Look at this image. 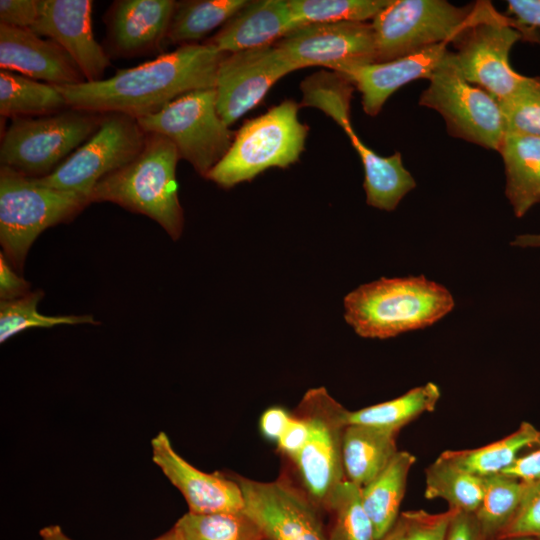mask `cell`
<instances>
[{
	"instance_id": "obj_1",
	"label": "cell",
	"mask_w": 540,
	"mask_h": 540,
	"mask_svg": "<svg viewBox=\"0 0 540 540\" xmlns=\"http://www.w3.org/2000/svg\"><path fill=\"white\" fill-rule=\"evenodd\" d=\"M226 56L209 43L184 44L154 60L119 69L107 79L54 86L71 108L140 118L187 93L215 88L218 67Z\"/></svg>"
},
{
	"instance_id": "obj_2",
	"label": "cell",
	"mask_w": 540,
	"mask_h": 540,
	"mask_svg": "<svg viewBox=\"0 0 540 540\" xmlns=\"http://www.w3.org/2000/svg\"><path fill=\"white\" fill-rule=\"evenodd\" d=\"M455 305L450 291L425 276L380 278L344 298V317L356 334L387 339L432 326Z\"/></svg>"
},
{
	"instance_id": "obj_3",
	"label": "cell",
	"mask_w": 540,
	"mask_h": 540,
	"mask_svg": "<svg viewBox=\"0 0 540 540\" xmlns=\"http://www.w3.org/2000/svg\"><path fill=\"white\" fill-rule=\"evenodd\" d=\"M142 151L125 166L103 177L89 200L112 202L157 222L173 239L183 230L184 214L178 199L176 146L165 136L146 133Z\"/></svg>"
},
{
	"instance_id": "obj_4",
	"label": "cell",
	"mask_w": 540,
	"mask_h": 540,
	"mask_svg": "<svg viewBox=\"0 0 540 540\" xmlns=\"http://www.w3.org/2000/svg\"><path fill=\"white\" fill-rule=\"evenodd\" d=\"M90 204L76 192L40 184L8 167H0V243L3 254L23 272L28 251L47 228L73 220Z\"/></svg>"
},
{
	"instance_id": "obj_5",
	"label": "cell",
	"mask_w": 540,
	"mask_h": 540,
	"mask_svg": "<svg viewBox=\"0 0 540 540\" xmlns=\"http://www.w3.org/2000/svg\"><path fill=\"white\" fill-rule=\"evenodd\" d=\"M298 109L295 101L285 100L247 121L207 179L228 189L252 180L268 168L295 163L308 133V127L298 119Z\"/></svg>"
},
{
	"instance_id": "obj_6",
	"label": "cell",
	"mask_w": 540,
	"mask_h": 540,
	"mask_svg": "<svg viewBox=\"0 0 540 540\" xmlns=\"http://www.w3.org/2000/svg\"><path fill=\"white\" fill-rule=\"evenodd\" d=\"M104 116L70 107L45 116L13 118L1 140V166L31 178L45 177L97 132Z\"/></svg>"
},
{
	"instance_id": "obj_7",
	"label": "cell",
	"mask_w": 540,
	"mask_h": 540,
	"mask_svg": "<svg viewBox=\"0 0 540 540\" xmlns=\"http://www.w3.org/2000/svg\"><path fill=\"white\" fill-rule=\"evenodd\" d=\"M145 133L168 138L180 158L207 178L228 152L233 133L219 116L215 88L187 93L157 113L137 118Z\"/></svg>"
},
{
	"instance_id": "obj_8",
	"label": "cell",
	"mask_w": 540,
	"mask_h": 540,
	"mask_svg": "<svg viewBox=\"0 0 540 540\" xmlns=\"http://www.w3.org/2000/svg\"><path fill=\"white\" fill-rule=\"evenodd\" d=\"M523 36L515 21L499 14L490 2L475 4L472 22L453 42V59L463 77L498 101L512 96L527 76L509 63L513 45Z\"/></svg>"
},
{
	"instance_id": "obj_9",
	"label": "cell",
	"mask_w": 540,
	"mask_h": 540,
	"mask_svg": "<svg viewBox=\"0 0 540 540\" xmlns=\"http://www.w3.org/2000/svg\"><path fill=\"white\" fill-rule=\"evenodd\" d=\"M296 413L307 422L309 436L295 465L302 488L319 509L325 510L334 490L346 480L343 465V434L348 413L326 388L309 389Z\"/></svg>"
},
{
	"instance_id": "obj_10",
	"label": "cell",
	"mask_w": 540,
	"mask_h": 540,
	"mask_svg": "<svg viewBox=\"0 0 540 540\" xmlns=\"http://www.w3.org/2000/svg\"><path fill=\"white\" fill-rule=\"evenodd\" d=\"M475 5L445 0H391L372 20L376 62H387L426 47L454 42L472 22Z\"/></svg>"
},
{
	"instance_id": "obj_11",
	"label": "cell",
	"mask_w": 540,
	"mask_h": 540,
	"mask_svg": "<svg viewBox=\"0 0 540 540\" xmlns=\"http://www.w3.org/2000/svg\"><path fill=\"white\" fill-rule=\"evenodd\" d=\"M428 80L419 104L436 110L452 136L499 151L506 134L500 104L463 77L452 51Z\"/></svg>"
},
{
	"instance_id": "obj_12",
	"label": "cell",
	"mask_w": 540,
	"mask_h": 540,
	"mask_svg": "<svg viewBox=\"0 0 540 540\" xmlns=\"http://www.w3.org/2000/svg\"><path fill=\"white\" fill-rule=\"evenodd\" d=\"M146 135L137 118L105 113L100 128L90 139L52 173L35 179L45 186L76 192L89 199L103 177L125 166L142 151Z\"/></svg>"
},
{
	"instance_id": "obj_13",
	"label": "cell",
	"mask_w": 540,
	"mask_h": 540,
	"mask_svg": "<svg viewBox=\"0 0 540 540\" xmlns=\"http://www.w3.org/2000/svg\"><path fill=\"white\" fill-rule=\"evenodd\" d=\"M240 486L244 512L268 540H328L319 508L302 487L286 478L270 482L233 477Z\"/></svg>"
},
{
	"instance_id": "obj_14",
	"label": "cell",
	"mask_w": 540,
	"mask_h": 540,
	"mask_svg": "<svg viewBox=\"0 0 540 540\" xmlns=\"http://www.w3.org/2000/svg\"><path fill=\"white\" fill-rule=\"evenodd\" d=\"M275 45L298 69L323 66L344 75L377 61L371 22L306 24Z\"/></svg>"
},
{
	"instance_id": "obj_15",
	"label": "cell",
	"mask_w": 540,
	"mask_h": 540,
	"mask_svg": "<svg viewBox=\"0 0 540 540\" xmlns=\"http://www.w3.org/2000/svg\"><path fill=\"white\" fill-rule=\"evenodd\" d=\"M298 67L275 44L227 54L216 75V108L230 126L254 108L275 82Z\"/></svg>"
},
{
	"instance_id": "obj_16",
	"label": "cell",
	"mask_w": 540,
	"mask_h": 540,
	"mask_svg": "<svg viewBox=\"0 0 540 540\" xmlns=\"http://www.w3.org/2000/svg\"><path fill=\"white\" fill-rule=\"evenodd\" d=\"M90 0H38V17L30 28L60 45L87 82L104 79L110 57L95 39Z\"/></svg>"
},
{
	"instance_id": "obj_17",
	"label": "cell",
	"mask_w": 540,
	"mask_h": 540,
	"mask_svg": "<svg viewBox=\"0 0 540 540\" xmlns=\"http://www.w3.org/2000/svg\"><path fill=\"white\" fill-rule=\"evenodd\" d=\"M177 1L117 0L107 10L105 51L109 57L151 55L167 43Z\"/></svg>"
},
{
	"instance_id": "obj_18",
	"label": "cell",
	"mask_w": 540,
	"mask_h": 540,
	"mask_svg": "<svg viewBox=\"0 0 540 540\" xmlns=\"http://www.w3.org/2000/svg\"><path fill=\"white\" fill-rule=\"evenodd\" d=\"M151 447L153 462L181 492L188 512L211 514L244 510L242 491L234 478L194 467L177 453L165 432H159L152 439Z\"/></svg>"
},
{
	"instance_id": "obj_19",
	"label": "cell",
	"mask_w": 540,
	"mask_h": 540,
	"mask_svg": "<svg viewBox=\"0 0 540 540\" xmlns=\"http://www.w3.org/2000/svg\"><path fill=\"white\" fill-rule=\"evenodd\" d=\"M0 68L55 86L86 81L69 54L55 41L30 29L0 23Z\"/></svg>"
},
{
	"instance_id": "obj_20",
	"label": "cell",
	"mask_w": 540,
	"mask_h": 540,
	"mask_svg": "<svg viewBox=\"0 0 540 540\" xmlns=\"http://www.w3.org/2000/svg\"><path fill=\"white\" fill-rule=\"evenodd\" d=\"M447 44L429 46L391 61L360 66L342 76L360 91L365 113L376 116L396 90L414 80L431 77L450 52Z\"/></svg>"
},
{
	"instance_id": "obj_21",
	"label": "cell",
	"mask_w": 540,
	"mask_h": 540,
	"mask_svg": "<svg viewBox=\"0 0 540 540\" xmlns=\"http://www.w3.org/2000/svg\"><path fill=\"white\" fill-rule=\"evenodd\" d=\"M300 26L288 0L248 1L207 43L230 54L273 45Z\"/></svg>"
},
{
	"instance_id": "obj_22",
	"label": "cell",
	"mask_w": 540,
	"mask_h": 540,
	"mask_svg": "<svg viewBox=\"0 0 540 540\" xmlns=\"http://www.w3.org/2000/svg\"><path fill=\"white\" fill-rule=\"evenodd\" d=\"M499 152L506 175V196L517 217L540 202V137L506 133Z\"/></svg>"
},
{
	"instance_id": "obj_23",
	"label": "cell",
	"mask_w": 540,
	"mask_h": 540,
	"mask_svg": "<svg viewBox=\"0 0 540 540\" xmlns=\"http://www.w3.org/2000/svg\"><path fill=\"white\" fill-rule=\"evenodd\" d=\"M343 129L363 164L367 204L381 210H394L402 198L416 187L414 178L403 165L401 154L380 156L359 139L351 124Z\"/></svg>"
},
{
	"instance_id": "obj_24",
	"label": "cell",
	"mask_w": 540,
	"mask_h": 540,
	"mask_svg": "<svg viewBox=\"0 0 540 540\" xmlns=\"http://www.w3.org/2000/svg\"><path fill=\"white\" fill-rule=\"evenodd\" d=\"M398 433L363 424H348L343 434L346 479L363 487L378 476L399 451Z\"/></svg>"
},
{
	"instance_id": "obj_25",
	"label": "cell",
	"mask_w": 540,
	"mask_h": 540,
	"mask_svg": "<svg viewBox=\"0 0 540 540\" xmlns=\"http://www.w3.org/2000/svg\"><path fill=\"white\" fill-rule=\"evenodd\" d=\"M415 462L412 453L398 451L378 476L361 487L362 503L374 525L377 540L392 529L400 516L408 476Z\"/></svg>"
},
{
	"instance_id": "obj_26",
	"label": "cell",
	"mask_w": 540,
	"mask_h": 540,
	"mask_svg": "<svg viewBox=\"0 0 540 540\" xmlns=\"http://www.w3.org/2000/svg\"><path fill=\"white\" fill-rule=\"evenodd\" d=\"M539 443L540 430L529 422H522L513 433L490 444L475 449L446 450L441 454L474 475L488 477L502 473L522 450Z\"/></svg>"
},
{
	"instance_id": "obj_27",
	"label": "cell",
	"mask_w": 540,
	"mask_h": 540,
	"mask_svg": "<svg viewBox=\"0 0 540 540\" xmlns=\"http://www.w3.org/2000/svg\"><path fill=\"white\" fill-rule=\"evenodd\" d=\"M70 108L63 95L48 83L0 70V114L3 117H39Z\"/></svg>"
},
{
	"instance_id": "obj_28",
	"label": "cell",
	"mask_w": 540,
	"mask_h": 540,
	"mask_svg": "<svg viewBox=\"0 0 540 540\" xmlns=\"http://www.w3.org/2000/svg\"><path fill=\"white\" fill-rule=\"evenodd\" d=\"M440 397L438 385L427 382L389 401L349 411L348 424L369 425L398 433L422 414L434 411Z\"/></svg>"
},
{
	"instance_id": "obj_29",
	"label": "cell",
	"mask_w": 540,
	"mask_h": 540,
	"mask_svg": "<svg viewBox=\"0 0 540 540\" xmlns=\"http://www.w3.org/2000/svg\"><path fill=\"white\" fill-rule=\"evenodd\" d=\"M485 477L474 475L440 454L425 470L426 499H442L449 509L475 513L484 492Z\"/></svg>"
},
{
	"instance_id": "obj_30",
	"label": "cell",
	"mask_w": 540,
	"mask_h": 540,
	"mask_svg": "<svg viewBox=\"0 0 540 540\" xmlns=\"http://www.w3.org/2000/svg\"><path fill=\"white\" fill-rule=\"evenodd\" d=\"M247 0H186L176 2L167 43L190 44L224 25L236 15Z\"/></svg>"
},
{
	"instance_id": "obj_31",
	"label": "cell",
	"mask_w": 540,
	"mask_h": 540,
	"mask_svg": "<svg viewBox=\"0 0 540 540\" xmlns=\"http://www.w3.org/2000/svg\"><path fill=\"white\" fill-rule=\"evenodd\" d=\"M528 482L503 473L485 477L480 506L474 513L486 540L498 539L526 495Z\"/></svg>"
},
{
	"instance_id": "obj_32",
	"label": "cell",
	"mask_w": 540,
	"mask_h": 540,
	"mask_svg": "<svg viewBox=\"0 0 540 540\" xmlns=\"http://www.w3.org/2000/svg\"><path fill=\"white\" fill-rule=\"evenodd\" d=\"M325 511L331 515L328 540H377L362 503L361 487L344 480L334 490Z\"/></svg>"
},
{
	"instance_id": "obj_33",
	"label": "cell",
	"mask_w": 540,
	"mask_h": 540,
	"mask_svg": "<svg viewBox=\"0 0 540 540\" xmlns=\"http://www.w3.org/2000/svg\"><path fill=\"white\" fill-rule=\"evenodd\" d=\"M184 540H264L258 525L243 511L187 512L175 523Z\"/></svg>"
},
{
	"instance_id": "obj_34",
	"label": "cell",
	"mask_w": 540,
	"mask_h": 540,
	"mask_svg": "<svg viewBox=\"0 0 540 540\" xmlns=\"http://www.w3.org/2000/svg\"><path fill=\"white\" fill-rule=\"evenodd\" d=\"M44 297L40 289L13 300L0 302V343L30 328H50L57 325L92 324L98 325L92 315L47 316L38 311V304Z\"/></svg>"
},
{
	"instance_id": "obj_35",
	"label": "cell",
	"mask_w": 540,
	"mask_h": 540,
	"mask_svg": "<svg viewBox=\"0 0 540 540\" xmlns=\"http://www.w3.org/2000/svg\"><path fill=\"white\" fill-rule=\"evenodd\" d=\"M391 0H288L303 26L313 23L367 22Z\"/></svg>"
},
{
	"instance_id": "obj_36",
	"label": "cell",
	"mask_w": 540,
	"mask_h": 540,
	"mask_svg": "<svg viewBox=\"0 0 540 540\" xmlns=\"http://www.w3.org/2000/svg\"><path fill=\"white\" fill-rule=\"evenodd\" d=\"M498 102L506 133L540 137V77H526L512 96Z\"/></svg>"
},
{
	"instance_id": "obj_37",
	"label": "cell",
	"mask_w": 540,
	"mask_h": 540,
	"mask_svg": "<svg viewBox=\"0 0 540 540\" xmlns=\"http://www.w3.org/2000/svg\"><path fill=\"white\" fill-rule=\"evenodd\" d=\"M454 514L448 509L442 513H429L425 510L402 512L403 540H446L449 524Z\"/></svg>"
},
{
	"instance_id": "obj_38",
	"label": "cell",
	"mask_w": 540,
	"mask_h": 540,
	"mask_svg": "<svg viewBox=\"0 0 540 540\" xmlns=\"http://www.w3.org/2000/svg\"><path fill=\"white\" fill-rule=\"evenodd\" d=\"M510 536L540 538V481L528 482L527 492L518 512L499 538Z\"/></svg>"
},
{
	"instance_id": "obj_39",
	"label": "cell",
	"mask_w": 540,
	"mask_h": 540,
	"mask_svg": "<svg viewBox=\"0 0 540 540\" xmlns=\"http://www.w3.org/2000/svg\"><path fill=\"white\" fill-rule=\"evenodd\" d=\"M38 0H1L0 23L30 29L38 17Z\"/></svg>"
},
{
	"instance_id": "obj_40",
	"label": "cell",
	"mask_w": 540,
	"mask_h": 540,
	"mask_svg": "<svg viewBox=\"0 0 540 540\" xmlns=\"http://www.w3.org/2000/svg\"><path fill=\"white\" fill-rule=\"evenodd\" d=\"M308 436L306 420L294 411L287 428L276 443L280 452L293 461L305 446Z\"/></svg>"
},
{
	"instance_id": "obj_41",
	"label": "cell",
	"mask_w": 540,
	"mask_h": 540,
	"mask_svg": "<svg viewBox=\"0 0 540 540\" xmlns=\"http://www.w3.org/2000/svg\"><path fill=\"white\" fill-rule=\"evenodd\" d=\"M4 254L0 253V298L1 300H13L26 295L30 283L17 274Z\"/></svg>"
},
{
	"instance_id": "obj_42",
	"label": "cell",
	"mask_w": 540,
	"mask_h": 540,
	"mask_svg": "<svg viewBox=\"0 0 540 540\" xmlns=\"http://www.w3.org/2000/svg\"><path fill=\"white\" fill-rule=\"evenodd\" d=\"M446 540H486L474 513L454 511Z\"/></svg>"
},
{
	"instance_id": "obj_43",
	"label": "cell",
	"mask_w": 540,
	"mask_h": 540,
	"mask_svg": "<svg viewBox=\"0 0 540 540\" xmlns=\"http://www.w3.org/2000/svg\"><path fill=\"white\" fill-rule=\"evenodd\" d=\"M502 473L525 482L540 481V443L532 451L521 454Z\"/></svg>"
},
{
	"instance_id": "obj_44",
	"label": "cell",
	"mask_w": 540,
	"mask_h": 540,
	"mask_svg": "<svg viewBox=\"0 0 540 540\" xmlns=\"http://www.w3.org/2000/svg\"><path fill=\"white\" fill-rule=\"evenodd\" d=\"M508 12L512 14L521 32L540 27V0H509Z\"/></svg>"
},
{
	"instance_id": "obj_45",
	"label": "cell",
	"mask_w": 540,
	"mask_h": 540,
	"mask_svg": "<svg viewBox=\"0 0 540 540\" xmlns=\"http://www.w3.org/2000/svg\"><path fill=\"white\" fill-rule=\"evenodd\" d=\"M291 413L281 406H272L260 417V431L268 440L277 442L291 419Z\"/></svg>"
},
{
	"instance_id": "obj_46",
	"label": "cell",
	"mask_w": 540,
	"mask_h": 540,
	"mask_svg": "<svg viewBox=\"0 0 540 540\" xmlns=\"http://www.w3.org/2000/svg\"><path fill=\"white\" fill-rule=\"evenodd\" d=\"M39 536L41 540H73L59 525H49L40 529Z\"/></svg>"
},
{
	"instance_id": "obj_47",
	"label": "cell",
	"mask_w": 540,
	"mask_h": 540,
	"mask_svg": "<svg viewBox=\"0 0 540 540\" xmlns=\"http://www.w3.org/2000/svg\"><path fill=\"white\" fill-rule=\"evenodd\" d=\"M513 244L520 247H540V233L520 235Z\"/></svg>"
},
{
	"instance_id": "obj_48",
	"label": "cell",
	"mask_w": 540,
	"mask_h": 540,
	"mask_svg": "<svg viewBox=\"0 0 540 540\" xmlns=\"http://www.w3.org/2000/svg\"><path fill=\"white\" fill-rule=\"evenodd\" d=\"M380 540H403L402 524L399 518L392 529Z\"/></svg>"
},
{
	"instance_id": "obj_49",
	"label": "cell",
	"mask_w": 540,
	"mask_h": 540,
	"mask_svg": "<svg viewBox=\"0 0 540 540\" xmlns=\"http://www.w3.org/2000/svg\"><path fill=\"white\" fill-rule=\"evenodd\" d=\"M153 540H184V539L179 529L176 527V525H174L167 532H165L164 534L160 535L159 537Z\"/></svg>"
},
{
	"instance_id": "obj_50",
	"label": "cell",
	"mask_w": 540,
	"mask_h": 540,
	"mask_svg": "<svg viewBox=\"0 0 540 540\" xmlns=\"http://www.w3.org/2000/svg\"><path fill=\"white\" fill-rule=\"evenodd\" d=\"M496 540H540V538L533 537V536H510V537L498 538Z\"/></svg>"
},
{
	"instance_id": "obj_51",
	"label": "cell",
	"mask_w": 540,
	"mask_h": 540,
	"mask_svg": "<svg viewBox=\"0 0 540 540\" xmlns=\"http://www.w3.org/2000/svg\"><path fill=\"white\" fill-rule=\"evenodd\" d=\"M264 540H268V539L265 538Z\"/></svg>"
}]
</instances>
